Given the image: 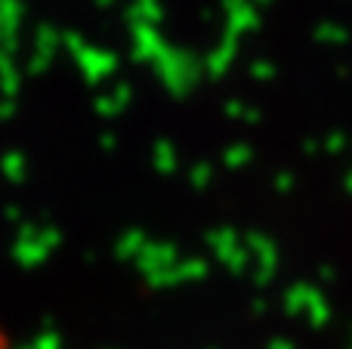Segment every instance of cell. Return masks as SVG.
I'll list each match as a JSON object with an SVG mask.
<instances>
[{
    "instance_id": "1",
    "label": "cell",
    "mask_w": 352,
    "mask_h": 349,
    "mask_svg": "<svg viewBox=\"0 0 352 349\" xmlns=\"http://www.w3.org/2000/svg\"><path fill=\"white\" fill-rule=\"evenodd\" d=\"M0 349H10V337L3 334V328H0Z\"/></svg>"
}]
</instances>
